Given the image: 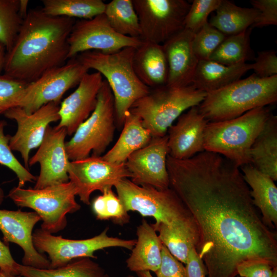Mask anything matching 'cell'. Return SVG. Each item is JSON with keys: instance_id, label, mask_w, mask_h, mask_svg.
<instances>
[{"instance_id": "ac0fdd59", "label": "cell", "mask_w": 277, "mask_h": 277, "mask_svg": "<svg viewBox=\"0 0 277 277\" xmlns=\"http://www.w3.org/2000/svg\"><path fill=\"white\" fill-rule=\"evenodd\" d=\"M41 221L35 212L0 209V230L4 243L11 242L24 251L22 265L36 268H50V261L38 252L33 242V229Z\"/></svg>"}, {"instance_id": "9a60e30c", "label": "cell", "mask_w": 277, "mask_h": 277, "mask_svg": "<svg viewBox=\"0 0 277 277\" xmlns=\"http://www.w3.org/2000/svg\"><path fill=\"white\" fill-rule=\"evenodd\" d=\"M59 109V104L51 102L31 114L21 107L11 108L4 113L7 118L17 123V130L10 136L9 146L12 150L21 153L27 169L29 170L30 151L40 146L50 124L60 121Z\"/></svg>"}, {"instance_id": "ba28073f", "label": "cell", "mask_w": 277, "mask_h": 277, "mask_svg": "<svg viewBox=\"0 0 277 277\" xmlns=\"http://www.w3.org/2000/svg\"><path fill=\"white\" fill-rule=\"evenodd\" d=\"M116 117L114 97L104 79L97 95L96 107L65 143L69 160L92 155L101 156L113 140Z\"/></svg>"}, {"instance_id": "681fc988", "label": "cell", "mask_w": 277, "mask_h": 277, "mask_svg": "<svg viewBox=\"0 0 277 277\" xmlns=\"http://www.w3.org/2000/svg\"><path fill=\"white\" fill-rule=\"evenodd\" d=\"M0 277H23L21 275H13L0 270Z\"/></svg>"}, {"instance_id": "e575fe53", "label": "cell", "mask_w": 277, "mask_h": 277, "mask_svg": "<svg viewBox=\"0 0 277 277\" xmlns=\"http://www.w3.org/2000/svg\"><path fill=\"white\" fill-rule=\"evenodd\" d=\"M92 210L100 220H111L115 224L123 226L130 221V216L120 199L112 188L104 190L102 194L92 202Z\"/></svg>"}, {"instance_id": "ffe728a7", "label": "cell", "mask_w": 277, "mask_h": 277, "mask_svg": "<svg viewBox=\"0 0 277 277\" xmlns=\"http://www.w3.org/2000/svg\"><path fill=\"white\" fill-rule=\"evenodd\" d=\"M209 122L194 106L177 118L168 130L169 155L185 160L205 151L204 132Z\"/></svg>"}, {"instance_id": "ab89813d", "label": "cell", "mask_w": 277, "mask_h": 277, "mask_svg": "<svg viewBox=\"0 0 277 277\" xmlns=\"http://www.w3.org/2000/svg\"><path fill=\"white\" fill-rule=\"evenodd\" d=\"M255 62L251 64L257 76L266 78L277 75V55L274 50L262 51L258 52Z\"/></svg>"}, {"instance_id": "6da1fadb", "label": "cell", "mask_w": 277, "mask_h": 277, "mask_svg": "<svg viewBox=\"0 0 277 277\" xmlns=\"http://www.w3.org/2000/svg\"><path fill=\"white\" fill-rule=\"evenodd\" d=\"M167 167L169 187L195 224L208 277H235L238 266L251 260L277 267L276 234L258 213L239 167L205 150L185 160L168 155Z\"/></svg>"}, {"instance_id": "e0dca14e", "label": "cell", "mask_w": 277, "mask_h": 277, "mask_svg": "<svg viewBox=\"0 0 277 277\" xmlns=\"http://www.w3.org/2000/svg\"><path fill=\"white\" fill-rule=\"evenodd\" d=\"M168 154L167 134L152 137L146 146L133 152L125 162L131 174L130 180L140 186L161 190L169 188L167 167Z\"/></svg>"}, {"instance_id": "9c48e42d", "label": "cell", "mask_w": 277, "mask_h": 277, "mask_svg": "<svg viewBox=\"0 0 277 277\" xmlns=\"http://www.w3.org/2000/svg\"><path fill=\"white\" fill-rule=\"evenodd\" d=\"M76 195V188L69 181L42 189L14 187L8 196L17 206L34 210L42 221L41 228L52 234L65 228L68 213L81 208Z\"/></svg>"}, {"instance_id": "4dcf8cb0", "label": "cell", "mask_w": 277, "mask_h": 277, "mask_svg": "<svg viewBox=\"0 0 277 277\" xmlns=\"http://www.w3.org/2000/svg\"><path fill=\"white\" fill-rule=\"evenodd\" d=\"M151 225L159 233L160 239L169 252L186 264L190 249L196 244V231L187 227H171L162 223Z\"/></svg>"}, {"instance_id": "5bb4252c", "label": "cell", "mask_w": 277, "mask_h": 277, "mask_svg": "<svg viewBox=\"0 0 277 277\" xmlns=\"http://www.w3.org/2000/svg\"><path fill=\"white\" fill-rule=\"evenodd\" d=\"M68 174L69 181L76 188L77 195L87 205L90 204V195L94 191L102 193L121 180L131 177L125 163L114 164L93 155L70 161Z\"/></svg>"}, {"instance_id": "cb8c5ba5", "label": "cell", "mask_w": 277, "mask_h": 277, "mask_svg": "<svg viewBox=\"0 0 277 277\" xmlns=\"http://www.w3.org/2000/svg\"><path fill=\"white\" fill-rule=\"evenodd\" d=\"M136 235L135 244L126 260V266L136 273L155 272L161 263L163 244L151 224L145 219L137 227Z\"/></svg>"}, {"instance_id": "484cf974", "label": "cell", "mask_w": 277, "mask_h": 277, "mask_svg": "<svg viewBox=\"0 0 277 277\" xmlns=\"http://www.w3.org/2000/svg\"><path fill=\"white\" fill-rule=\"evenodd\" d=\"M251 64L242 63L226 66L213 61H199L192 85L206 93L223 88L238 80L248 70Z\"/></svg>"}, {"instance_id": "f6af8a7d", "label": "cell", "mask_w": 277, "mask_h": 277, "mask_svg": "<svg viewBox=\"0 0 277 277\" xmlns=\"http://www.w3.org/2000/svg\"><path fill=\"white\" fill-rule=\"evenodd\" d=\"M18 265L13 258L8 246L0 240V270L11 275H19Z\"/></svg>"}, {"instance_id": "74e56055", "label": "cell", "mask_w": 277, "mask_h": 277, "mask_svg": "<svg viewBox=\"0 0 277 277\" xmlns=\"http://www.w3.org/2000/svg\"><path fill=\"white\" fill-rule=\"evenodd\" d=\"M222 0H194L184 21V29L195 34L208 22L209 15L215 11Z\"/></svg>"}, {"instance_id": "d590c367", "label": "cell", "mask_w": 277, "mask_h": 277, "mask_svg": "<svg viewBox=\"0 0 277 277\" xmlns=\"http://www.w3.org/2000/svg\"><path fill=\"white\" fill-rule=\"evenodd\" d=\"M6 125L5 121H0V164L15 173L18 180L17 187L23 188L26 183L36 181L37 177L23 166L12 153L9 146L10 136L4 133Z\"/></svg>"}, {"instance_id": "3957f363", "label": "cell", "mask_w": 277, "mask_h": 277, "mask_svg": "<svg viewBox=\"0 0 277 277\" xmlns=\"http://www.w3.org/2000/svg\"><path fill=\"white\" fill-rule=\"evenodd\" d=\"M135 49L128 47L111 53L88 51L76 56L89 70L94 69L105 77L114 97L116 123L119 127L123 126L132 105L150 90L134 70L132 60Z\"/></svg>"}, {"instance_id": "8992f818", "label": "cell", "mask_w": 277, "mask_h": 277, "mask_svg": "<svg viewBox=\"0 0 277 277\" xmlns=\"http://www.w3.org/2000/svg\"><path fill=\"white\" fill-rule=\"evenodd\" d=\"M114 187L127 211H136L143 217H153L155 224L196 230L190 213L170 187L161 190L140 186L128 179L121 180Z\"/></svg>"}, {"instance_id": "d6986e66", "label": "cell", "mask_w": 277, "mask_h": 277, "mask_svg": "<svg viewBox=\"0 0 277 277\" xmlns=\"http://www.w3.org/2000/svg\"><path fill=\"white\" fill-rule=\"evenodd\" d=\"M104 79L99 72L87 73L76 89L60 105L57 127H65L67 134H73L94 110Z\"/></svg>"}, {"instance_id": "44dd1931", "label": "cell", "mask_w": 277, "mask_h": 277, "mask_svg": "<svg viewBox=\"0 0 277 277\" xmlns=\"http://www.w3.org/2000/svg\"><path fill=\"white\" fill-rule=\"evenodd\" d=\"M194 34L184 29L162 44L168 67L166 85L182 87L192 85L199 61L192 47Z\"/></svg>"}, {"instance_id": "1f68e13d", "label": "cell", "mask_w": 277, "mask_h": 277, "mask_svg": "<svg viewBox=\"0 0 277 277\" xmlns=\"http://www.w3.org/2000/svg\"><path fill=\"white\" fill-rule=\"evenodd\" d=\"M43 11L52 16L90 19L104 13L106 3L101 0H43Z\"/></svg>"}, {"instance_id": "83f0119b", "label": "cell", "mask_w": 277, "mask_h": 277, "mask_svg": "<svg viewBox=\"0 0 277 277\" xmlns=\"http://www.w3.org/2000/svg\"><path fill=\"white\" fill-rule=\"evenodd\" d=\"M209 23L226 36L240 33L251 27L259 11L254 8H243L234 3L222 0Z\"/></svg>"}, {"instance_id": "f5cc1de1", "label": "cell", "mask_w": 277, "mask_h": 277, "mask_svg": "<svg viewBox=\"0 0 277 277\" xmlns=\"http://www.w3.org/2000/svg\"><path fill=\"white\" fill-rule=\"evenodd\" d=\"M103 277H110L108 274L105 273Z\"/></svg>"}, {"instance_id": "816d5d0a", "label": "cell", "mask_w": 277, "mask_h": 277, "mask_svg": "<svg viewBox=\"0 0 277 277\" xmlns=\"http://www.w3.org/2000/svg\"><path fill=\"white\" fill-rule=\"evenodd\" d=\"M271 277H277V268L274 270L273 274Z\"/></svg>"}, {"instance_id": "60d3db41", "label": "cell", "mask_w": 277, "mask_h": 277, "mask_svg": "<svg viewBox=\"0 0 277 277\" xmlns=\"http://www.w3.org/2000/svg\"><path fill=\"white\" fill-rule=\"evenodd\" d=\"M250 3L253 8L259 11L252 28L277 25L276 0H251Z\"/></svg>"}, {"instance_id": "8fae6325", "label": "cell", "mask_w": 277, "mask_h": 277, "mask_svg": "<svg viewBox=\"0 0 277 277\" xmlns=\"http://www.w3.org/2000/svg\"><path fill=\"white\" fill-rule=\"evenodd\" d=\"M143 42L163 44L184 29L190 4L185 0H132Z\"/></svg>"}, {"instance_id": "f546056e", "label": "cell", "mask_w": 277, "mask_h": 277, "mask_svg": "<svg viewBox=\"0 0 277 277\" xmlns=\"http://www.w3.org/2000/svg\"><path fill=\"white\" fill-rule=\"evenodd\" d=\"M104 14L117 33L140 38V22L132 0H112L106 3Z\"/></svg>"}, {"instance_id": "7a4b0ae2", "label": "cell", "mask_w": 277, "mask_h": 277, "mask_svg": "<svg viewBox=\"0 0 277 277\" xmlns=\"http://www.w3.org/2000/svg\"><path fill=\"white\" fill-rule=\"evenodd\" d=\"M75 22L74 18L48 15L42 9L29 10L6 53L4 74L29 84L65 64L68 38Z\"/></svg>"}, {"instance_id": "4fadbf2b", "label": "cell", "mask_w": 277, "mask_h": 277, "mask_svg": "<svg viewBox=\"0 0 277 277\" xmlns=\"http://www.w3.org/2000/svg\"><path fill=\"white\" fill-rule=\"evenodd\" d=\"M68 59L88 51L111 53L128 47L135 48L143 41L122 35L109 25L104 13L90 19L76 21L68 38Z\"/></svg>"}, {"instance_id": "2e32d148", "label": "cell", "mask_w": 277, "mask_h": 277, "mask_svg": "<svg viewBox=\"0 0 277 277\" xmlns=\"http://www.w3.org/2000/svg\"><path fill=\"white\" fill-rule=\"evenodd\" d=\"M67 134L65 127H48L36 152L29 160V166L38 163L40 172L33 188L42 189L69 181L70 160L65 146Z\"/></svg>"}, {"instance_id": "11a10c76", "label": "cell", "mask_w": 277, "mask_h": 277, "mask_svg": "<svg viewBox=\"0 0 277 277\" xmlns=\"http://www.w3.org/2000/svg\"><path fill=\"white\" fill-rule=\"evenodd\" d=\"M235 277H240V276H236Z\"/></svg>"}, {"instance_id": "f35d334b", "label": "cell", "mask_w": 277, "mask_h": 277, "mask_svg": "<svg viewBox=\"0 0 277 277\" xmlns=\"http://www.w3.org/2000/svg\"><path fill=\"white\" fill-rule=\"evenodd\" d=\"M28 83L6 75H0V115L16 107L18 101Z\"/></svg>"}, {"instance_id": "d6a6232c", "label": "cell", "mask_w": 277, "mask_h": 277, "mask_svg": "<svg viewBox=\"0 0 277 277\" xmlns=\"http://www.w3.org/2000/svg\"><path fill=\"white\" fill-rule=\"evenodd\" d=\"M252 28L236 34L227 36L209 60L226 66L246 63L253 57L250 35Z\"/></svg>"}, {"instance_id": "f907efd6", "label": "cell", "mask_w": 277, "mask_h": 277, "mask_svg": "<svg viewBox=\"0 0 277 277\" xmlns=\"http://www.w3.org/2000/svg\"><path fill=\"white\" fill-rule=\"evenodd\" d=\"M4 192L3 190L0 188V205L2 204L4 199Z\"/></svg>"}, {"instance_id": "7dc6e473", "label": "cell", "mask_w": 277, "mask_h": 277, "mask_svg": "<svg viewBox=\"0 0 277 277\" xmlns=\"http://www.w3.org/2000/svg\"><path fill=\"white\" fill-rule=\"evenodd\" d=\"M28 3L29 1L28 0H19V14L23 19L26 16L28 13L27 6Z\"/></svg>"}, {"instance_id": "5b68a950", "label": "cell", "mask_w": 277, "mask_h": 277, "mask_svg": "<svg viewBox=\"0 0 277 277\" xmlns=\"http://www.w3.org/2000/svg\"><path fill=\"white\" fill-rule=\"evenodd\" d=\"M271 114L265 106L234 118L209 122L204 132L205 150L221 154L240 168L251 164V147Z\"/></svg>"}, {"instance_id": "603a6c76", "label": "cell", "mask_w": 277, "mask_h": 277, "mask_svg": "<svg viewBox=\"0 0 277 277\" xmlns=\"http://www.w3.org/2000/svg\"><path fill=\"white\" fill-rule=\"evenodd\" d=\"M240 168L245 182L251 188L253 203L262 214L263 222L269 228H274L277 225V187L274 181L251 164Z\"/></svg>"}, {"instance_id": "277c9868", "label": "cell", "mask_w": 277, "mask_h": 277, "mask_svg": "<svg viewBox=\"0 0 277 277\" xmlns=\"http://www.w3.org/2000/svg\"><path fill=\"white\" fill-rule=\"evenodd\" d=\"M276 101L277 75L262 78L253 73L207 93L198 108L208 122H218L237 117Z\"/></svg>"}, {"instance_id": "52a82bcc", "label": "cell", "mask_w": 277, "mask_h": 277, "mask_svg": "<svg viewBox=\"0 0 277 277\" xmlns=\"http://www.w3.org/2000/svg\"><path fill=\"white\" fill-rule=\"evenodd\" d=\"M206 94L192 85L182 87L166 85L150 89L129 111L140 117L152 137L163 136L184 111L199 106Z\"/></svg>"}, {"instance_id": "bcb514c9", "label": "cell", "mask_w": 277, "mask_h": 277, "mask_svg": "<svg viewBox=\"0 0 277 277\" xmlns=\"http://www.w3.org/2000/svg\"><path fill=\"white\" fill-rule=\"evenodd\" d=\"M7 51L5 46L0 42V75L4 70Z\"/></svg>"}, {"instance_id": "836d02e7", "label": "cell", "mask_w": 277, "mask_h": 277, "mask_svg": "<svg viewBox=\"0 0 277 277\" xmlns=\"http://www.w3.org/2000/svg\"><path fill=\"white\" fill-rule=\"evenodd\" d=\"M19 0H0V42L7 52L12 48L22 24Z\"/></svg>"}, {"instance_id": "8d00e7d4", "label": "cell", "mask_w": 277, "mask_h": 277, "mask_svg": "<svg viewBox=\"0 0 277 277\" xmlns=\"http://www.w3.org/2000/svg\"><path fill=\"white\" fill-rule=\"evenodd\" d=\"M227 36L208 22L197 33L192 41L193 51L198 59L208 60Z\"/></svg>"}, {"instance_id": "f1b7e54d", "label": "cell", "mask_w": 277, "mask_h": 277, "mask_svg": "<svg viewBox=\"0 0 277 277\" xmlns=\"http://www.w3.org/2000/svg\"><path fill=\"white\" fill-rule=\"evenodd\" d=\"M18 271L23 277H103L106 273L98 264L88 258L56 268H36L19 264Z\"/></svg>"}, {"instance_id": "d4e9b609", "label": "cell", "mask_w": 277, "mask_h": 277, "mask_svg": "<svg viewBox=\"0 0 277 277\" xmlns=\"http://www.w3.org/2000/svg\"><path fill=\"white\" fill-rule=\"evenodd\" d=\"M152 135L138 116L127 113L121 133L113 146L101 157L110 163L125 164L133 152L146 146Z\"/></svg>"}, {"instance_id": "4316f807", "label": "cell", "mask_w": 277, "mask_h": 277, "mask_svg": "<svg viewBox=\"0 0 277 277\" xmlns=\"http://www.w3.org/2000/svg\"><path fill=\"white\" fill-rule=\"evenodd\" d=\"M251 164L277 180V116L272 113L254 140L250 151Z\"/></svg>"}, {"instance_id": "db71d44e", "label": "cell", "mask_w": 277, "mask_h": 277, "mask_svg": "<svg viewBox=\"0 0 277 277\" xmlns=\"http://www.w3.org/2000/svg\"><path fill=\"white\" fill-rule=\"evenodd\" d=\"M126 277H135V276H134L133 275H128V276H127Z\"/></svg>"}, {"instance_id": "30bf717a", "label": "cell", "mask_w": 277, "mask_h": 277, "mask_svg": "<svg viewBox=\"0 0 277 277\" xmlns=\"http://www.w3.org/2000/svg\"><path fill=\"white\" fill-rule=\"evenodd\" d=\"M108 228L99 234L83 240H70L55 236L42 228L33 232L34 246L36 250L48 255L50 268L65 266L77 259L88 258L96 259L94 252L109 247H121L132 250L136 239L126 240L110 236Z\"/></svg>"}, {"instance_id": "c3c4849f", "label": "cell", "mask_w": 277, "mask_h": 277, "mask_svg": "<svg viewBox=\"0 0 277 277\" xmlns=\"http://www.w3.org/2000/svg\"><path fill=\"white\" fill-rule=\"evenodd\" d=\"M136 273L138 277H153L149 271H141Z\"/></svg>"}, {"instance_id": "7c38bea8", "label": "cell", "mask_w": 277, "mask_h": 277, "mask_svg": "<svg viewBox=\"0 0 277 277\" xmlns=\"http://www.w3.org/2000/svg\"><path fill=\"white\" fill-rule=\"evenodd\" d=\"M89 69L76 58L52 69L29 83L22 92L16 107L31 114L49 103H60L65 92L77 86Z\"/></svg>"}, {"instance_id": "ee69618b", "label": "cell", "mask_w": 277, "mask_h": 277, "mask_svg": "<svg viewBox=\"0 0 277 277\" xmlns=\"http://www.w3.org/2000/svg\"><path fill=\"white\" fill-rule=\"evenodd\" d=\"M185 265L187 277H206V271L204 264L197 254L195 247L190 249Z\"/></svg>"}, {"instance_id": "7bdbcfd3", "label": "cell", "mask_w": 277, "mask_h": 277, "mask_svg": "<svg viewBox=\"0 0 277 277\" xmlns=\"http://www.w3.org/2000/svg\"><path fill=\"white\" fill-rule=\"evenodd\" d=\"M276 268L265 261L251 260L240 263L236 271L240 277H271Z\"/></svg>"}, {"instance_id": "b9f144b4", "label": "cell", "mask_w": 277, "mask_h": 277, "mask_svg": "<svg viewBox=\"0 0 277 277\" xmlns=\"http://www.w3.org/2000/svg\"><path fill=\"white\" fill-rule=\"evenodd\" d=\"M154 273L156 277H187L185 266L175 258L164 245L161 263Z\"/></svg>"}, {"instance_id": "7402d4cb", "label": "cell", "mask_w": 277, "mask_h": 277, "mask_svg": "<svg viewBox=\"0 0 277 277\" xmlns=\"http://www.w3.org/2000/svg\"><path fill=\"white\" fill-rule=\"evenodd\" d=\"M132 64L139 80L150 89L167 84L168 67L162 44L143 41L135 49Z\"/></svg>"}]
</instances>
